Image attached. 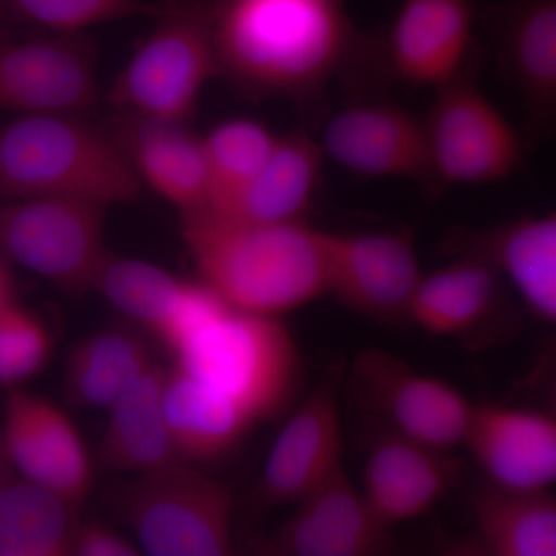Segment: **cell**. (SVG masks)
I'll use <instances>...</instances> for the list:
<instances>
[{
	"instance_id": "1",
	"label": "cell",
	"mask_w": 556,
	"mask_h": 556,
	"mask_svg": "<svg viewBox=\"0 0 556 556\" xmlns=\"http://www.w3.org/2000/svg\"><path fill=\"white\" fill-rule=\"evenodd\" d=\"M218 78L247 97L306 101L357 47L345 0H208Z\"/></svg>"
},
{
	"instance_id": "2",
	"label": "cell",
	"mask_w": 556,
	"mask_h": 556,
	"mask_svg": "<svg viewBox=\"0 0 556 556\" xmlns=\"http://www.w3.org/2000/svg\"><path fill=\"white\" fill-rule=\"evenodd\" d=\"M179 217L199 280L233 308L281 317L328 295L325 230L306 219L255 223L203 211Z\"/></svg>"
},
{
	"instance_id": "3",
	"label": "cell",
	"mask_w": 556,
	"mask_h": 556,
	"mask_svg": "<svg viewBox=\"0 0 556 556\" xmlns=\"http://www.w3.org/2000/svg\"><path fill=\"white\" fill-rule=\"evenodd\" d=\"M141 185L108 124L87 115H22L0 127V199L65 197L112 207Z\"/></svg>"
},
{
	"instance_id": "4",
	"label": "cell",
	"mask_w": 556,
	"mask_h": 556,
	"mask_svg": "<svg viewBox=\"0 0 556 556\" xmlns=\"http://www.w3.org/2000/svg\"><path fill=\"white\" fill-rule=\"evenodd\" d=\"M172 356L175 368L225 394L257 424L287 407L300 378L298 345L280 317L230 305Z\"/></svg>"
},
{
	"instance_id": "5",
	"label": "cell",
	"mask_w": 556,
	"mask_h": 556,
	"mask_svg": "<svg viewBox=\"0 0 556 556\" xmlns=\"http://www.w3.org/2000/svg\"><path fill=\"white\" fill-rule=\"evenodd\" d=\"M152 31L113 79V112L192 123L212 80L218 78L208 0H170L159 5Z\"/></svg>"
},
{
	"instance_id": "6",
	"label": "cell",
	"mask_w": 556,
	"mask_h": 556,
	"mask_svg": "<svg viewBox=\"0 0 556 556\" xmlns=\"http://www.w3.org/2000/svg\"><path fill=\"white\" fill-rule=\"evenodd\" d=\"M115 504L142 555L225 556L233 551V495L197 464L134 475Z\"/></svg>"
},
{
	"instance_id": "7",
	"label": "cell",
	"mask_w": 556,
	"mask_h": 556,
	"mask_svg": "<svg viewBox=\"0 0 556 556\" xmlns=\"http://www.w3.org/2000/svg\"><path fill=\"white\" fill-rule=\"evenodd\" d=\"M109 208L65 197L2 200L0 255L67 294H89L109 254Z\"/></svg>"
},
{
	"instance_id": "8",
	"label": "cell",
	"mask_w": 556,
	"mask_h": 556,
	"mask_svg": "<svg viewBox=\"0 0 556 556\" xmlns=\"http://www.w3.org/2000/svg\"><path fill=\"white\" fill-rule=\"evenodd\" d=\"M439 189L492 185L525 163V141L475 78V61L438 87L424 116Z\"/></svg>"
},
{
	"instance_id": "9",
	"label": "cell",
	"mask_w": 556,
	"mask_h": 556,
	"mask_svg": "<svg viewBox=\"0 0 556 556\" xmlns=\"http://www.w3.org/2000/svg\"><path fill=\"white\" fill-rule=\"evenodd\" d=\"M100 50L89 35L40 31L0 42V110L87 115L101 101Z\"/></svg>"
},
{
	"instance_id": "10",
	"label": "cell",
	"mask_w": 556,
	"mask_h": 556,
	"mask_svg": "<svg viewBox=\"0 0 556 556\" xmlns=\"http://www.w3.org/2000/svg\"><path fill=\"white\" fill-rule=\"evenodd\" d=\"M351 382L358 401L380 417L387 430L445 452L463 444L473 404L455 387L382 350L358 354Z\"/></svg>"
},
{
	"instance_id": "11",
	"label": "cell",
	"mask_w": 556,
	"mask_h": 556,
	"mask_svg": "<svg viewBox=\"0 0 556 556\" xmlns=\"http://www.w3.org/2000/svg\"><path fill=\"white\" fill-rule=\"evenodd\" d=\"M328 294L353 313L382 324L408 320L422 280L412 233L325 230Z\"/></svg>"
},
{
	"instance_id": "12",
	"label": "cell",
	"mask_w": 556,
	"mask_h": 556,
	"mask_svg": "<svg viewBox=\"0 0 556 556\" xmlns=\"http://www.w3.org/2000/svg\"><path fill=\"white\" fill-rule=\"evenodd\" d=\"M0 438L17 477L76 506L86 503L94 484L93 460L64 409L24 388L7 390Z\"/></svg>"
},
{
	"instance_id": "13",
	"label": "cell",
	"mask_w": 556,
	"mask_h": 556,
	"mask_svg": "<svg viewBox=\"0 0 556 556\" xmlns=\"http://www.w3.org/2000/svg\"><path fill=\"white\" fill-rule=\"evenodd\" d=\"M320 144L327 160L351 174L409 179L439 189L426 121L394 102H357L339 110Z\"/></svg>"
},
{
	"instance_id": "14",
	"label": "cell",
	"mask_w": 556,
	"mask_h": 556,
	"mask_svg": "<svg viewBox=\"0 0 556 556\" xmlns=\"http://www.w3.org/2000/svg\"><path fill=\"white\" fill-rule=\"evenodd\" d=\"M342 367H332L274 442L257 485L262 507L298 504L343 466L340 387Z\"/></svg>"
},
{
	"instance_id": "15",
	"label": "cell",
	"mask_w": 556,
	"mask_h": 556,
	"mask_svg": "<svg viewBox=\"0 0 556 556\" xmlns=\"http://www.w3.org/2000/svg\"><path fill=\"white\" fill-rule=\"evenodd\" d=\"M298 510L249 551L265 556H371L386 554L391 529L383 526L345 467L295 504Z\"/></svg>"
},
{
	"instance_id": "16",
	"label": "cell",
	"mask_w": 556,
	"mask_h": 556,
	"mask_svg": "<svg viewBox=\"0 0 556 556\" xmlns=\"http://www.w3.org/2000/svg\"><path fill=\"white\" fill-rule=\"evenodd\" d=\"M444 249L452 257L485 263L506 280L527 309L546 324L556 320V215H529L489 226L450 230Z\"/></svg>"
},
{
	"instance_id": "17",
	"label": "cell",
	"mask_w": 556,
	"mask_h": 556,
	"mask_svg": "<svg viewBox=\"0 0 556 556\" xmlns=\"http://www.w3.org/2000/svg\"><path fill=\"white\" fill-rule=\"evenodd\" d=\"M484 20L530 134L546 137L556 119V0H507Z\"/></svg>"
},
{
	"instance_id": "18",
	"label": "cell",
	"mask_w": 556,
	"mask_h": 556,
	"mask_svg": "<svg viewBox=\"0 0 556 556\" xmlns=\"http://www.w3.org/2000/svg\"><path fill=\"white\" fill-rule=\"evenodd\" d=\"M490 484L551 490L556 479V420L538 409L473 404L463 444Z\"/></svg>"
},
{
	"instance_id": "19",
	"label": "cell",
	"mask_w": 556,
	"mask_h": 556,
	"mask_svg": "<svg viewBox=\"0 0 556 556\" xmlns=\"http://www.w3.org/2000/svg\"><path fill=\"white\" fill-rule=\"evenodd\" d=\"M473 0H402L388 36V56L409 86L437 90L473 58Z\"/></svg>"
},
{
	"instance_id": "20",
	"label": "cell",
	"mask_w": 556,
	"mask_h": 556,
	"mask_svg": "<svg viewBox=\"0 0 556 556\" xmlns=\"http://www.w3.org/2000/svg\"><path fill=\"white\" fill-rule=\"evenodd\" d=\"M109 129L142 189L177 207L179 215L204 206L207 161L203 135L189 123L113 113Z\"/></svg>"
},
{
	"instance_id": "21",
	"label": "cell",
	"mask_w": 556,
	"mask_h": 556,
	"mask_svg": "<svg viewBox=\"0 0 556 556\" xmlns=\"http://www.w3.org/2000/svg\"><path fill=\"white\" fill-rule=\"evenodd\" d=\"M459 460L445 450L383 430L364 467L362 495L388 529L424 517L452 489Z\"/></svg>"
},
{
	"instance_id": "22",
	"label": "cell",
	"mask_w": 556,
	"mask_h": 556,
	"mask_svg": "<svg viewBox=\"0 0 556 556\" xmlns=\"http://www.w3.org/2000/svg\"><path fill=\"white\" fill-rule=\"evenodd\" d=\"M167 369L152 365L108 408L100 464L123 473L141 475L182 459L164 412Z\"/></svg>"
},
{
	"instance_id": "23",
	"label": "cell",
	"mask_w": 556,
	"mask_h": 556,
	"mask_svg": "<svg viewBox=\"0 0 556 556\" xmlns=\"http://www.w3.org/2000/svg\"><path fill=\"white\" fill-rule=\"evenodd\" d=\"M325 161L320 141L308 131L278 135L268 160L239 199L228 211L212 215L255 223L302 222L316 199Z\"/></svg>"
},
{
	"instance_id": "24",
	"label": "cell",
	"mask_w": 556,
	"mask_h": 556,
	"mask_svg": "<svg viewBox=\"0 0 556 556\" xmlns=\"http://www.w3.org/2000/svg\"><path fill=\"white\" fill-rule=\"evenodd\" d=\"M164 412L179 455L197 466L229 455L257 426L236 402L175 367L167 369Z\"/></svg>"
},
{
	"instance_id": "25",
	"label": "cell",
	"mask_w": 556,
	"mask_h": 556,
	"mask_svg": "<svg viewBox=\"0 0 556 556\" xmlns=\"http://www.w3.org/2000/svg\"><path fill=\"white\" fill-rule=\"evenodd\" d=\"M477 541L485 555L555 556L556 501L551 490L486 484L473 497Z\"/></svg>"
},
{
	"instance_id": "26",
	"label": "cell",
	"mask_w": 556,
	"mask_h": 556,
	"mask_svg": "<svg viewBox=\"0 0 556 556\" xmlns=\"http://www.w3.org/2000/svg\"><path fill=\"white\" fill-rule=\"evenodd\" d=\"M424 276L409 305L408 320L434 336H463L481 324L501 298V277L485 263L452 257Z\"/></svg>"
},
{
	"instance_id": "27",
	"label": "cell",
	"mask_w": 556,
	"mask_h": 556,
	"mask_svg": "<svg viewBox=\"0 0 556 556\" xmlns=\"http://www.w3.org/2000/svg\"><path fill=\"white\" fill-rule=\"evenodd\" d=\"M80 507L27 479L0 482V556H70Z\"/></svg>"
},
{
	"instance_id": "28",
	"label": "cell",
	"mask_w": 556,
	"mask_h": 556,
	"mask_svg": "<svg viewBox=\"0 0 556 556\" xmlns=\"http://www.w3.org/2000/svg\"><path fill=\"white\" fill-rule=\"evenodd\" d=\"M153 364L137 332L105 328L80 340L65 367V394L79 408L108 409Z\"/></svg>"
},
{
	"instance_id": "29",
	"label": "cell",
	"mask_w": 556,
	"mask_h": 556,
	"mask_svg": "<svg viewBox=\"0 0 556 556\" xmlns=\"http://www.w3.org/2000/svg\"><path fill=\"white\" fill-rule=\"evenodd\" d=\"M278 135L252 118H230L203 135L207 161V197L199 211H228L262 169ZM197 212V211H195Z\"/></svg>"
},
{
	"instance_id": "30",
	"label": "cell",
	"mask_w": 556,
	"mask_h": 556,
	"mask_svg": "<svg viewBox=\"0 0 556 556\" xmlns=\"http://www.w3.org/2000/svg\"><path fill=\"white\" fill-rule=\"evenodd\" d=\"M185 281L153 263L109 251L91 292L156 336L177 303Z\"/></svg>"
},
{
	"instance_id": "31",
	"label": "cell",
	"mask_w": 556,
	"mask_h": 556,
	"mask_svg": "<svg viewBox=\"0 0 556 556\" xmlns=\"http://www.w3.org/2000/svg\"><path fill=\"white\" fill-rule=\"evenodd\" d=\"M39 31L87 35L91 28L155 14L148 0H2Z\"/></svg>"
},
{
	"instance_id": "32",
	"label": "cell",
	"mask_w": 556,
	"mask_h": 556,
	"mask_svg": "<svg viewBox=\"0 0 556 556\" xmlns=\"http://www.w3.org/2000/svg\"><path fill=\"white\" fill-rule=\"evenodd\" d=\"M53 338L40 317L13 303L0 313V387L22 388L49 367Z\"/></svg>"
},
{
	"instance_id": "33",
	"label": "cell",
	"mask_w": 556,
	"mask_h": 556,
	"mask_svg": "<svg viewBox=\"0 0 556 556\" xmlns=\"http://www.w3.org/2000/svg\"><path fill=\"white\" fill-rule=\"evenodd\" d=\"M141 548L118 530L79 519L70 541V556H139Z\"/></svg>"
},
{
	"instance_id": "34",
	"label": "cell",
	"mask_w": 556,
	"mask_h": 556,
	"mask_svg": "<svg viewBox=\"0 0 556 556\" xmlns=\"http://www.w3.org/2000/svg\"><path fill=\"white\" fill-rule=\"evenodd\" d=\"M16 303L14 280L11 276L10 263L0 255V313Z\"/></svg>"
},
{
	"instance_id": "35",
	"label": "cell",
	"mask_w": 556,
	"mask_h": 556,
	"mask_svg": "<svg viewBox=\"0 0 556 556\" xmlns=\"http://www.w3.org/2000/svg\"><path fill=\"white\" fill-rule=\"evenodd\" d=\"M14 470L11 467L9 456H7L5 447H3L2 438H0V482L13 477Z\"/></svg>"
},
{
	"instance_id": "36",
	"label": "cell",
	"mask_w": 556,
	"mask_h": 556,
	"mask_svg": "<svg viewBox=\"0 0 556 556\" xmlns=\"http://www.w3.org/2000/svg\"><path fill=\"white\" fill-rule=\"evenodd\" d=\"M0 3H2V0H0Z\"/></svg>"
}]
</instances>
